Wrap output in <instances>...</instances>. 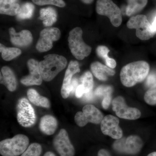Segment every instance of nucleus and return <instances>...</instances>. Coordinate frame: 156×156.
I'll use <instances>...</instances> for the list:
<instances>
[{"label": "nucleus", "mask_w": 156, "mask_h": 156, "mask_svg": "<svg viewBox=\"0 0 156 156\" xmlns=\"http://www.w3.org/2000/svg\"><path fill=\"white\" fill-rule=\"evenodd\" d=\"M81 84L84 87L85 94L92 91L94 82L92 73L89 71H87L83 74L81 77Z\"/></svg>", "instance_id": "obj_26"}, {"label": "nucleus", "mask_w": 156, "mask_h": 156, "mask_svg": "<svg viewBox=\"0 0 156 156\" xmlns=\"http://www.w3.org/2000/svg\"><path fill=\"white\" fill-rule=\"evenodd\" d=\"M33 2L39 6L45 5H53L63 8L66 5L65 2L63 0H32Z\"/></svg>", "instance_id": "obj_30"}, {"label": "nucleus", "mask_w": 156, "mask_h": 156, "mask_svg": "<svg viewBox=\"0 0 156 156\" xmlns=\"http://www.w3.org/2000/svg\"><path fill=\"white\" fill-rule=\"evenodd\" d=\"M80 1L84 4L89 5V4H91L94 0H80Z\"/></svg>", "instance_id": "obj_38"}, {"label": "nucleus", "mask_w": 156, "mask_h": 156, "mask_svg": "<svg viewBox=\"0 0 156 156\" xmlns=\"http://www.w3.org/2000/svg\"><path fill=\"white\" fill-rule=\"evenodd\" d=\"M112 95H108L103 98L102 101V106L104 108L106 109L108 108L111 101Z\"/></svg>", "instance_id": "obj_34"}, {"label": "nucleus", "mask_w": 156, "mask_h": 156, "mask_svg": "<svg viewBox=\"0 0 156 156\" xmlns=\"http://www.w3.org/2000/svg\"><path fill=\"white\" fill-rule=\"evenodd\" d=\"M96 11L98 14L108 17L112 25L115 27H119L122 24V11L112 0H97Z\"/></svg>", "instance_id": "obj_6"}, {"label": "nucleus", "mask_w": 156, "mask_h": 156, "mask_svg": "<svg viewBox=\"0 0 156 156\" xmlns=\"http://www.w3.org/2000/svg\"><path fill=\"white\" fill-rule=\"evenodd\" d=\"M149 70V65L146 62L138 61L128 63L121 70V82L125 87H133L144 80L147 76Z\"/></svg>", "instance_id": "obj_1"}, {"label": "nucleus", "mask_w": 156, "mask_h": 156, "mask_svg": "<svg viewBox=\"0 0 156 156\" xmlns=\"http://www.w3.org/2000/svg\"><path fill=\"white\" fill-rule=\"evenodd\" d=\"M119 123V120L117 117L107 115L104 117L101 123V131L105 135H108L113 139H120L122 136L123 132Z\"/></svg>", "instance_id": "obj_12"}, {"label": "nucleus", "mask_w": 156, "mask_h": 156, "mask_svg": "<svg viewBox=\"0 0 156 156\" xmlns=\"http://www.w3.org/2000/svg\"><path fill=\"white\" fill-rule=\"evenodd\" d=\"M29 100L34 105L45 108L50 107V102L47 98L40 95L36 90L33 89H29L27 92Z\"/></svg>", "instance_id": "obj_22"}, {"label": "nucleus", "mask_w": 156, "mask_h": 156, "mask_svg": "<svg viewBox=\"0 0 156 156\" xmlns=\"http://www.w3.org/2000/svg\"><path fill=\"white\" fill-rule=\"evenodd\" d=\"M142 146L141 138L136 135H131L125 139L123 153L135 154L141 150Z\"/></svg>", "instance_id": "obj_18"}, {"label": "nucleus", "mask_w": 156, "mask_h": 156, "mask_svg": "<svg viewBox=\"0 0 156 156\" xmlns=\"http://www.w3.org/2000/svg\"><path fill=\"white\" fill-rule=\"evenodd\" d=\"M84 95V99L85 100L87 101H90L92 100V99L94 98V96L95 95H94V92L92 91L86 93Z\"/></svg>", "instance_id": "obj_36"}, {"label": "nucleus", "mask_w": 156, "mask_h": 156, "mask_svg": "<svg viewBox=\"0 0 156 156\" xmlns=\"http://www.w3.org/2000/svg\"><path fill=\"white\" fill-rule=\"evenodd\" d=\"M9 33L11 43L17 47H27L32 42V35L29 30H25L17 33L14 28L11 27L9 29Z\"/></svg>", "instance_id": "obj_15"}, {"label": "nucleus", "mask_w": 156, "mask_h": 156, "mask_svg": "<svg viewBox=\"0 0 156 156\" xmlns=\"http://www.w3.org/2000/svg\"><path fill=\"white\" fill-rule=\"evenodd\" d=\"M61 32L56 27L44 29L40 34V38L37 42V50L40 52H45L52 49L53 42L60 38Z\"/></svg>", "instance_id": "obj_9"}, {"label": "nucleus", "mask_w": 156, "mask_h": 156, "mask_svg": "<svg viewBox=\"0 0 156 156\" xmlns=\"http://www.w3.org/2000/svg\"><path fill=\"white\" fill-rule=\"evenodd\" d=\"M113 92L112 87L109 86L101 85L96 88L94 94L96 97L104 98L108 95H112Z\"/></svg>", "instance_id": "obj_29"}, {"label": "nucleus", "mask_w": 156, "mask_h": 156, "mask_svg": "<svg viewBox=\"0 0 156 156\" xmlns=\"http://www.w3.org/2000/svg\"><path fill=\"white\" fill-rule=\"evenodd\" d=\"M17 120L20 125L25 128L31 127L36 121L34 110L27 99L22 98L17 106Z\"/></svg>", "instance_id": "obj_7"}, {"label": "nucleus", "mask_w": 156, "mask_h": 156, "mask_svg": "<svg viewBox=\"0 0 156 156\" xmlns=\"http://www.w3.org/2000/svg\"><path fill=\"white\" fill-rule=\"evenodd\" d=\"M39 19L43 20L44 25L51 26L57 20V13L56 10L51 7L41 9Z\"/></svg>", "instance_id": "obj_21"}, {"label": "nucleus", "mask_w": 156, "mask_h": 156, "mask_svg": "<svg viewBox=\"0 0 156 156\" xmlns=\"http://www.w3.org/2000/svg\"><path fill=\"white\" fill-rule=\"evenodd\" d=\"M144 98L148 104L151 105H156V83L147 91Z\"/></svg>", "instance_id": "obj_28"}, {"label": "nucleus", "mask_w": 156, "mask_h": 156, "mask_svg": "<svg viewBox=\"0 0 156 156\" xmlns=\"http://www.w3.org/2000/svg\"><path fill=\"white\" fill-rule=\"evenodd\" d=\"M98 156H111L108 151L105 149H101L98 151Z\"/></svg>", "instance_id": "obj_37"}, {"label": "nucleus", "mask_w": 156, "mask_h": 156, "mask_svg": "<svg viewBox=\"0 0 156 156\" xmlns=\"http://www.w3.org/2000/svg\"><path fill=\"white\" fill-rule=\"evenodd\" d=\"M79 62L76 61L70 62L68 68L66 72L63 83L61 89L62 96L63 98H67L70 94L73 91V87L72 84V78L73 76L76 73L80 72Z\"/></svg>", "instance_id": "obj_14"}, {"label": "nucleus", "mask_w": 156, "mask_h": 156, "mask_svg": "<svg viewBox=\"0 0 156 156\" xmlns=\"http://www.w3.org/2000/svg\"><path fill=\"white\" fill-rule=\"evenodd\" d=\"M104 60L107 66H108V67L113 69L116 66V62L114 58L108 56Z\"/></svg>", "instance_id": "obj_33"}, {"label": "nucleus", "mask_w": 156, "mask_h": 156, "mask_svg": "<svg viewBox=\"0 0 156 156\" xmlns=\"http://www.w3.org/2000/svg\"><path fill=\"white\" fill-rule=\"evenodd\" d=\"M29 139L24 134H17L13 138L0 142V154L2 156H18L27 148Z\"/></svg>", "instance_id": "obj_3"}, {"label": "nucleus", "mask_w": 156, "mask_h": 156, "mask_svg": "<svg viewBox=\"0 0 156 156\" xmlns=\"http://www.w3.org/2000/svg\"><path fill=\"white\" fill-rule=\"evenodd\" d=\"M34 6L30 3H25L20 6V11L17 15V19L22 20L29 19L33 15Z\"/></svg>", "instance_id": "obj_25"}, {"label": "nucleus", "mask_w": 156, "mask_h": 156, "mask_svg": "<svg viewBox=\"0 0 156 156\" xmlns=\"http://www.w3.org/2000/svg\"><path fill=\"white\" fill-rule=\"evenodd\" d=\"M151 25L152 26V27L156 31V16L155 17L154 19V20L153 22L152 23Z\"/></svg>", "instance_id": "obj_40"}, {"label": "nucleus", "mask_w": 156, "mask_h": 156, "mask_svg": "<svg viewBox=\"0 0 156 156\" xmlns=\"http://www.w3.org/2000/svg\"><path fill=\"white\" fill-rule=\"evenodd\" d=\"M1 83L5 86L10 92H14L17 88V82L15 75L8 66H4L1 69Z\"/></svg>", "instance_id": "obj_16"}, {"label": "nucleus", "mask_w": 156, "mask_h": 156, "mask_svg": "<svg viewBox=\"0 0 156 156\" xmlns=\"http://www.w3.org/2000/svg\"><path fill=\"white\" fill-rule=\"evenodd\" d=\"M91 69L95 77L101 81H106L109 76H114L115 73L114 70L98 62L92 63L91 65Z\"/></svg>", "instance_id": "obj_17"}, {"label": "nucleus", "mask_w": 156, "mask_h": 156, "mask_svg": "<svg viewBox=\"0 0 156 156\" xmlns=\"http://www.w3.org/2000/svg\"><path fill=\"white\" fill-rule=\"evenodd\" d=\"M96 51L98 56L105 59L108 56V53L110 52V50L106 46H99L97 47Z\"/></svg>", "instance_id": "obj_31"}, {"label": "nucleus", "mask_w": 156, "mask_h": 156, "mask_svg": "<svg viewBox=\"0 0 156 156\" xmlns=\"http://www.w3.org/2000/svg\"><path fill=\"white\" fill-rule=\"evenodd\" d=\"M112 109L118 117L122 119L135 120L141 116L139 110L127 106L125 99L122 96H118L112 101Z\"/></svg>", "instance_id": "obj_10"}, {"label": "nucleus", "mask_w": 156, "mask_h": 156, "mask_svg": "<svg viewBox=\"0 0 156 156\" xmlns=\"http://www.w3.org/2000/svg\"><path fill=\"white\" fill-rule=\"evenodd\" d=\"M20 6L17 0H0V13L10 16L17 15Z\"/></svg>", "instance_id": "obj_20"}, {"label": "nucleus", "mask_w": 156, "mask_h": 156, "mask_svg": "<svg viewBox=\"0 0 156 156\" xmlns=\"http://www.w3.org/2000/svg\"><path fill=\"white\" fill-rule=\"evenodd\" d=\"M53 147L60 156H74V147L70 141L68 134L64 129H62L53 140Z\"/></svg>", "instance_id": "obj_11"}, {"label": "nucleus", "mask_w": 156, "mask_h": 156, "mask_svg": "<svg viewBox=\"0 0 156 156\" xmlns=\"http://www.w3.org/2000/svg\"><path fill=\"white\" fill-rule=\"evenodd\" d=\"M85 94V89L84 87L81 84H80L78 86L77 88L76 89L75 95L77 98H80Z\"/></svg>", "instance_id": "obj_35"}, {"label": "nucleus", "mask_w": 156, "mask_h": 156, "mask_svg": "<svg viewBox=\"0 0 156 156\" xmlns=\"http://www.w3.org/2000/svg\"><path fill=\"white\" fill-rule=\"evenodd\" d=\"M42 151L41 146L34 143L31 144L20 156H40Z\"/></svg>", "instance_id": "obj_27"}, {"label": "nucleus", "mask_w": 156, "mask_h": 156, "mask_svg": "<svg viewBox=\"0 0 156 156\" xmlns=\"http://www.w3.org/2000/svg\"><path fill=\"white\" fill-rule=\"evenodd\" d=\"M83 32L80 27L73 29L68 37L69 47L73 56L78 60H83L90 55L92 48L84 42Z\"/></svg>", "instance_id": "obj_4"}, {"label": "nucleus", "mask_w": 156, "mask_h": 156, "mask_svg": "<svg viewBox=\"0 0 156 156\" xmlns=\"http://www.w3.org/2000/svg\"><path fill=\"white\" fill-rule=\"evenodd\" d=\"M27 64L29 74L23 77L20 80V82L26 86H40L42 84L43 80L40 70L39 62L32 58L28 60Z\"/></svg>", "instance_id": "obj_13"}, {"label": "nucleus", "mask_w": 156, "mask_h": 156, "mask_svg": "<svg viewBox=\"0 0 156 156\" xmlns=\"http://www.w3.org/2000/svg\"><path fill=\"white\" fill-rule=\"evenodd\" d=\"M104 118L103 115L92 105H87L83 108V112H78L75 116V122L77 126L82 127L87 123L99 124Z\"/></svg>", "instance_id": "obj_8"}, {"label": "nucleus", "mask_w": 156, "mask_h": 156, "mask_svg": "<svg viewBox=\"0 0 156 156\" xmlns=\"http://www.w3.org/2000/svg\"><path fill=\"white\" fill-rule=\"evenodd\" d=\"M44 156H56L53 152L51 151L47 152V153L45 154Z\"/></svg>", "instance_id": "obj_39"}, {"label": "nucleus", "mask_w": 156, "mask_h": 156, "mask_svg": "<svg viewBox=\"0 0 156 156\" xmlns=\"http://www.w3.org/2000/svg\"><path fill=\"white\" fill-rule=\"evenodd\" d=\"M57 126L58 123L55 117L50 115H46L41 119L39 128L44 134L51 135L55 133Z\"/></svg>", "instance_id": "obj_19"}, {"label": "nucleus", "mask_w": 156, "mask_h": 156, "mask_svg": "<svg viewBox=\"0 0 156 156\" xmlns=\"http://www.w3.org/2000/svg\"><path fill=\"white\" fill-rule=\"evenodd\" d=\"M66 58L56 54H48L39 62L40 70L44 81L52 80L67 65Z\"/></svg>", "instance_id": "obj_2"}, {"label": "nucleus", "mask_w": 156, "mask_h": 156, "mask_svg": "<svg viewBox=\"0 0 156 156\" xmlns=\"http://www.w3.org/2000/svg\"><path fill=\"white\" fill-rule=\"evenodd\" d=\"M156 83V73H152L150 74L147 78L146 86L147 87H151Z\"/></svg>", "instance_id": "obj_32"}, {"label": "nucleus", "mask_w": 156, "mask_h": 156, "mask_svg": "<svg viewBox=\"0 0 156 156\" xmlns=\"http://www.w3.org/2000/svg\"><path fill=\"white\" fill-rule=\"evenodd\" d=\"M147 156H156V152L151 153L149 154Z\"/></svg>", "instance_id": "obj_41"}, {"label": "nucleus", "mask_w": 156, "mask_h": 156, "mask_svg": "<svg viewBox=\"0 0 156 156\" xmlns=\"http://www.w3.org/2000/svg\"><path fill=\"white\" fill-rule=\"evenodd\" d=\"M126 14L129 17L135 15L144 9L147 4V0H127Z\"/></svg>", "instance_id": "obj_23"}, {"label": "nucleus", "mask_w": 156, "mask_h": 156, "mask_svg": "<svg viewBox=\"0 0 156 156\" xmlns=\"http://www.w3.org/2000/svg\"><path fill=\"white\" fill-rule=\"evenodd\" d=\"M127 26L128 28L136 29V36L142 41L149 40L156 33L147 16L142 14L131 17L127 22Z\"/></svg>", "instance_id": "obj_5"}, {"label": "nucleus", "mask_w": 156, "mask_h": 156, "mask_svg": "<svg viewBox=\"0 0 156 156\" xmlns=\"http://www.w3.org/2000/svg\"><path fill=\"white\" fill-rule=\"evenodd\" d=\"M1 53L3 59L5 61H10L17 56H19L21 53V50L20 49L14 48H7L1 44Z\"/></svg>", "instance_id": "obj_24"}]
</instances>
